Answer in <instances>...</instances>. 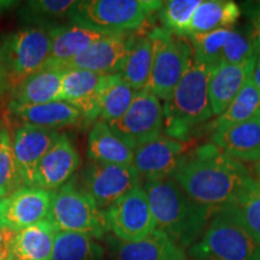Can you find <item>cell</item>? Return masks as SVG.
Here are the masks:
<instances>
[{"instance_id": "obj_2", "label": "cell", "mask_w": 260, "mask_h": 260, "mask_svg": "<svg viewBox=\"0 0 260 260\" xmlns=\"http://www.w3.org/2000/svg\"><path fill=\"white\" fill-rule=\"evenodd\" d=\"M142 188L147 194L155 230L182 249L195 245L213 213L188 197L174 178L145 181Z\"/></svg>"}, {"instance_id": "obj_24", "label": "cell", "mask_w": 260, "mask_h": 260, "mask_svg": "<svg viewBox=\"0 0 260 260\" xmlns=\"http://www.w3.org/2000/svg\"><path fill=\"white\" fill-rule=\"evenodd\" d=\"M87 155L89 160L103 164L132 165L134 148L119 138L107 123L98 119L89 132Z\"/></svg>"}, {"instance_id": "obj_11", "label": "cell", "mask_w": 260, "mask_h": 260, "mask_svg": "<svg viewBox=\"0 0 260 260\" xmlns=\"http://www.w3.org/2000/svg\"><path fill=\"white\" fill-rule=\"evenodd\" d=\"M105 216L107 230L121 241H140L155 230L147 194L142 187L135 188L107 207Z\"/></svg>"}, {"instance_id": "obj_1", "label": "cell", "mask_w": 260, "mask_h": 260, "mask_svg": "<svg viewBox=\"0 0 260 260\" xmlns=\"http://www.w3.org/2000/svg\"><path fill=\"white\" fill-rule=\"evenodd\" d=\"M251 176L241 161L207 144L184 154L172 178L195 203L214 213L232 203Z\"/></svg>"}, {"instance_id": "obj_25", "label": "cell", "mask_w": 260, "mask_h": 260, "mask_svg": "<svg viewBox=\"0 0 260 260\" xmlns=\"http://www.w3.org/2000/svg\"><path fill=\"white\" fill-rule=\"evenodd\" d=\"M9 107L12 113L23 121V124L37 125L40 128L57 130L83 122V116L80 110L63 100L40 105Z\"/></svg>"}, {"instance_id": "obj_5", "label": "cell", "mask_w": 260, "mask_h": 260, "mask_svg": "<svg viewBox=\"0 0 260 260\" xmlns=\"http://www.w3.org/2000/svg\"><path fill=\"white\" fill-rule=\"evenodd\" d=\"M194 260H260V245L226 206L216 211L201 240L190 247Z\"/></svg>"}, {"instance_id": "obj_36", "label": "cell", "mask_w": 260, "mask_h": 260, "mask_svg": "<svg viewBox=\"0 0 260 260\" xmlns=\"http://www.w3.org/2000/svg\"><path fill=\"white\" fill-rule=\"evenodd\" d=\"M16 232L0 228V260H12V243Z\"/></svg>"}, {"instance_id": "obj_31", "label": "cell", "mask_w": 260, "mask_h": 260, "mask_svg": "<svg viewBox=\"0 0 260 260\" xmlns=\"http://www.w3.org/2000/svg\"><path fill=\"white\" fill-rule=\"evenodd\" d=\"M75 0H31L22 6L19 17L25 25L52 29L69 21Z\"/></svg>"}, {"instance_id": "obj_7", "label": "cell", "mask_w": 260, "mask_h": 260, "mask_svg": "<svg viewBox=\"0 0 260 260\" xmlns=\"http://www.w3.org/2000/svg\"><path fill=\"white\" fill-rule=\"evenodd\" d=\"M47 220L58 232L88 234L95 239L109 232L105 211L73 181L53 191Z\"/></svg>"}, {"instance_id": "obj_13", "label": "cell", "mask_w": 260, "mask_h": 260, "mask_svg": "<svg viewBox=\"0 0 260 260\" xmlns=\"http://www.w3.org/2000/svg\"><path fill=\"white\" fill-rule=\"evenodd\" d=\"M53 191L23 186L0 203V226L19 232L47 219Z\"/></svg>"}, {"instance_id": "obj_42", "label": "cell", "mask_w": 260, "mask_h": 260, "mask_svg": "<svg viewBox=\"0 0 260 260\" xmlns=\"http://www.w3.org/2000/svg\"><path fill=\"white\" fill-rule=\"evenodd\" d=\"M2 199H3V198H0V203H2ZM0 228H2V226H0Z\"/></svg>"}, {"instance_id": "obj_10", "label": "cell", "mask_w": 260, "mask_h": 260, "mask_svg": "<svg viewBox=\"0 0 260 260\" xmlns=\"http://www.w3.org/2000/svg\"><path fill=\"white\" fill-rule=\"evenodd\" d=\"M82 189L102 210H106L129 191L141 187V177L133 165L103 164L89 160L81 174Z\"/></svg>"}, {"instance_id": "obj_28", "label": "cell", "mask_w": 260, "mask_h": 260, "mask_svg": "<svg viewBox=\"0 0 260 260\" xmlns=\"http://www.w3.org/2000/svg\"><path fill=\"white\" fill-rule=\"evenodd\" d=\"M153 60V48L149 35L133 37L132 44L119 75L136 92L146 88Z\"/></svg>"}, {"instance_id": "obj_15", "label": "cell", "mask_w": 260, "mask_h": 260, "mask_svg": "<svg viewBox=\"0 0 260 260\" xmlns=\"http://www.w3.org/2000/svg\"><path fill=\"white\" fill-rule=\"evenodd\" d=\"M128 34L106 35L61 68L88 70L107 76L121 73L132 44Z\"/></svg>"}, {"instance_id": "obj_40", "label": "cell", "mask_w": 260, "mask_h": 260, "mask_svg": "<svg viewBox=\"0 0 260 260\" xmlns=\"http://www.w3.org/2000/svg\"><path fill=\"white\" fill-rule=\"evenodd\" d=\"M17 5V2H8V0H0V14L8 11Z\"/></svg>"}, {"instance_id": "obj_12", "label": "cell", "mask_w": 260, "mask_h": 260, "mask_svg": "<svg viewBox=\"0 0 260 260\" xmlns=\"http://www.w3.org/2000/svg\"><path fill=\"white\" fill-rule=\"evenodd\" d=\"M189 39L194 57L211 67L240 64L256 57L254 44L232 29L194 34Z\"/></svg>"}, {"instance_id": "obj_39", "label": "cell", "mask_w": 260, "mask_h": 260, "mask_svg": "<svg viewBox=\"0 0 260 260\" xmlns=\"http://www.w3.org/2000/svg\"><path fill=\"white\" fill-rule=\"evenodd\" d=\"M251 81L260 93V56L256 57L254 68H253V73L251 76Z\"/></svg>"}, {"instance_id": "obj_3", "label": "cell", "mask_w": 260, "mask_h": 260, "mask_svg": "<svg viewBox=\"0 0 260 260\" xmlns=\"http://www.w3.org/2000/svg\"><path fill=\"white\" fill-rule=\"evenodd\" d=\"M213 67L191 57L170 100L164 104V132L169 138L186 140L190 129L212 117L209 80Z\"/></svg>"}, {"instance_id": "obj_26", "label": "cell", "mask_w": 260, "mask_h": 260, "mask_svg": "<svg viewBox=\"0 0 260 260\" xmlns=\"http://www.w3.org/2000/svg\"><path fill=\"white\" fill-rule=\"evenodd\" d=\"M57 232L47 219L16 232L12 260H52Z\"/></svg>"}, {"instance_id": "obj_4", "label": "cell", "mask_w": 260, "mask_h": 260, "mask_svg": "<svg viewBox=\"0 0 260 260\" xmlns=\"http://www.w3.org/2000/svg\"><path fill=\"white\" fill-rule=\"evenodd\" d=\"M164 2L82 0L71 10L69 22L105 34H128L141 28Z\"/></svg>"}, {"instance_id": "obj_32", "label": "cell", "mask_w": 260, "mask_h": 260, "mask_svg": "<svg viewBox=\"0 0 260 260\" xmlns=\"http://www.w3.org/2000/svg\"><path fill=\"white\" fill-rule=\"evenodd\" d=\"M88 234L57 232L52 260H103L105 251Z\"/></svg>"}, {"instance_id": "obj_34", "label": "cell", "mask_w": 260, "mask_h": 260, "mask_svg": "<svg viewBox=\"0 0 260 260\" xmlns=\"http://www.w3.org/2000/svg\"><path fill=\"white\" fill-rule=\"evenodd\" d=\"M21 172L12 145V136L4 126H0V198H5L23 187Z\"/></svg>"}, {"instance_id": "obj_37", "label": "cell", "mask_w": 260, "mask_h": 260, "mask_svg": "<svg viewBox=\"0 0 260 260\" xmlns=\"http://www.w3.org/2000/svg\"><path fill=\"white\" fill-rule=\"evenodd\" d=\"M8 92V77H6L4 59H3L2 47H0V100L3 99V96H4Z\"/></svg>"}, {"instance_id": "obj_8", "label": "cell", "mask_w": 260, "mask_h": 260, "mask_svg": "<svg viewBox=\"0 0 260 260\" xmlns=\"http://www.w3.org/2000/svg\"><path fill=\"white\" fill-rule=\"evenodd\" d=\"M149 38L153 48V60L146 88L160 100L168 102L186 73L193 57V48L183 38L164 28H155Z\"/></svg>"}, {"instance_id": "obj_6", "label": "cell", "mask_w": 260, "mask_h": 260, "mask_svg": "<svg viewBox=\"0 0 260 260\" xmlns=\"http://www.w3.org/2000/svg\"><path fill=\"white\" fill-rule=\"evenodd\" d=\"M9 92L46 67L51 53V29L24 25L2 37Z\"/></svg>"}, {"instance_id": "obj_22", "label": "cell", "mask_w": 260, "mask_h": 260, "mask_svg": "<svg viewBox=\"0 0 260 260\" xmlns=\"http://www.w3.org/2000/svg\"><path fill=\"white\" fill-rule=\"evenodd\" d=\"M64 68L46 65L11 92L9 106L40 105L61 100Z\"/></svg>"}, {"instance_id": "obj_16", "label": "cell", "mask_w": 260, "mask_h": 260, "mask_svg": "<svg viewBox=\"0 0 260 260\" xmlns=\"http://www.w3.org/2000/svg\"><path fill=\"white\" fill-rule=\"evenodd\" d=\"M59 135L57 130L31 124H22L16 129L12 145L24 186L35 187L39 164Z\"/></svg>"}, {"instance_id": "obj_20", "label": "cell", "mask_w": 260, "mask_h": 260, "mask_svg": "<svg viewBox=\"0 0 260 260\" xmlns=\"http://www.w3.org/2000/svg\"><path fill=\"white\" fill-rule=\"evenodd\" d=\"M256 57L240 64H219L212 68L209 96L213 116H219L251 80Z\"/></svg>"}, {"instance_id": "obj_35", "label": "cell", "mask_w": 260, "mask_h": 260, "mask_svg": "<svg viewBox=\"0 0 260 260\" xmlns=\"http://www.w3.org/2000/svg\"><path fill=\"white\" fill-rule=\"evenodd\" d=\"M200 3L201 0H170L162 3L159 9L162 28L177 37H188L190 21Z\"/></svg>"}, {"instance_id": "obj_23", "label": "cell", "mask_w": 260, "mask_h": 260, "mask_svg": "<svg viewBox=\"0 0 260 260\" xmlns=\"http://www.w3.org/2000/svg\"><path fill=\"white\" fill-rule=\"evenodd\" d=\"M105 32L75 23H64L51 29V53L46 65L63 67L65 63L103 39Z\"/></svg>"}, {"instance_id": "obj_29", "label": "cell", "mask_w": 260, "mask_h": 260, "mask_svg": "<svg viewBox=\"0 0 260 260\" xmlns=\"http://www.w3.org/2000/svg\"><path fill=\"white\" fill-rule=\"evenodd\" d=\"M226 207L248 235L260 245V189L253 176L245 182Z\"/></svg>"}, {"instance_id": "obj_30", "label": "cell", "mask_w": 260, "mask_h": 260, "mask_svg": "<svg viewBox=\"0 0 260 260\" xmlns=\"http://www.w3.org/2000/svg\"><path fill=\"white\" fill-rule=\"evenodd\" d=\"M136 93L119 74L107 75L100 94L99 121L111 123L124 116Z\"/></svg>"}, {"instance_id": "obj_17", "label": "cell", "mask_w": 260, "mask_h": 260, "mask_svg": "<svg viewBox=\"0 0 260 260\" xmlns=\"http://www.w3.org/2000/svg\"><path fill=\"white\" fill-rule=\"evenodd\" d=\"M106 76L88 70L64 68L61 100L79 109L84 123H95L100 116V94Z\"/></svg>"}, {"instance_id": "obj_27", "label": "cell", "mask_w": 260, "mask_h": 260, "mask_svg": "<svg viewBox=\"0 0 260 260\" xmlns=\"http://www.w3.org/2000/svg\"><path fill=\"white\" fill-rule=\"evenodd\" d=\"M240 17V8L230 0H203L189 24V35L229 29Z\"/></svg>"}, {"instance_id": "obj_18", "label": "cell", "mask_w": 260, "mask_h": 260, "mask_svg": "<svg viewBox=\"0 0 260 260\" xmlns=\"http://www.w3.org/2000/svg\"><path fill=\"white\" fill-rule=\"evenodd\" d=\"M80 164V153L73 141L68 135L60 134L39 164L35 187L56 191L70 181Z\"/></svg>"}, {"instance_id": "obj_43", "label": "cell", "mask_w": 260, "mask_h": 260, "mask_svg": "<svg viewBox=\"0 0 260 260\" xmlns=\"http://www.w3.org/2000/svg\"><path fill=\"white\" fill-rule=\"evenodd\" d=\"M258 116H259V117H260V112H259V115H258Z\"/></svg>"}, {"instance_id": "obj_21", "label": "cell", "mask_w": 260, "mask_h": 260, "mask_svg": "<svg viewBox=\"0 0 260 260\" xmlns=\"http://www.w3.org/2000/svg\"><path fill=\"white\" fill-rule=\"evenodd\" d=\"M213 145L239 161L260 160V117L239 123L212 135Z\"/></svg>"}, {"instance_id": "obj_38", "label": "cell", "mask_w": 260, "mask_h": 260, "mask_svg": "<svg viewBox=\"0 0 260 260\" xmlns=\"http://www.w3.org/2000/svg\"><path fill=\"white\" fill-rule=\"evenodd\" d=\"M254 46L260 52V5L254 17Z\"/></svg>"}, {"instance_id": "obj_14", "label": "cell", "mask_w": 260, "mask_h": 260, "mask_svg": "<svg viewBox=\"0 0 260 260\" xmlns=\"http://www.w3.org/2000/svg\"><path fill=\"white\" fill-rule=\"evenodd\" d=\"M186 146L167 135L151 140L134 149L133 167L146 181L172 178L184 157Z\"/></svg>"}, {"instance_id": "obj_19", "label": "cell", "mask_w": 260, "mask_h": 260, "mask_svg": "<svg viewBox=\"0 0 260 260\" xmlns=\"http://www.w3.org/2000/svg\"><path fill=\"white\" fill-rule=\"evenodd\" d=\"M111 260H186L183 249L159 230L136 242L107 239Z\"/></svg>"}, {"instance_id": "obj_41", "label": "cell", "mask_w": 260, "mask_h": 260, "mask_svg": "<svg viewBox=\"0 0 260 260\" xmlns=\"http://www.w3.org/2000/svg\"><path fill=\"white\" fill-rule=\"evenodd\" d=\"M254 181L256 182V184H258L259 189H260V160L255 162L254 165Z\"/></svg>"}, {"instance_id": "obj_9", "label": "cell", "mask_w": 260, "mask_h": 260, "mask_svg": "<svg viewBox=\"0 0 260 260\" xmlns=\"http://www.w3.org/2000/svg\"><path fill=\"white\" fill-rule=\"evenodd\" d=\"M164 106L160 99L149 90H139L125 115L115 122L107 123L110 128L126 144L136 148L159 138L164 130Z\"/></svg>"}, {"instance_id": "obj_33", "label": "cell", "mask_w": 260, "mask_h": 260, "mask_svg": "<svg viewBox=\"0 0 260 260\" xmlns=\"http://www.w3.org/2000/svg\"><path fill=\"white\" fill-rule=\"evenodd\" d=\"M260 112V93L251 80L213 123L214 132H219L239 123L254 118Z\"/></svg>"}]
</instances>
